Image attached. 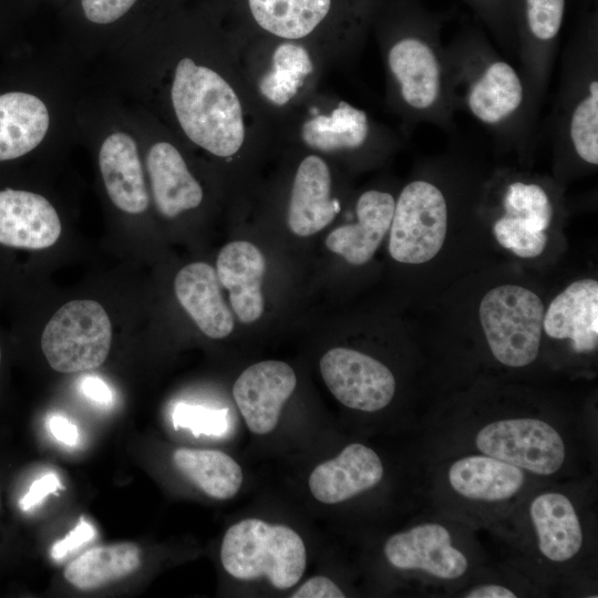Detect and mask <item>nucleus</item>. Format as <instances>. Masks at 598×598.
<instances>
[{
  "instance_id": "obj_1",
  "label": "nucleus",
  "mask_w": 598,
  "mask_h": 598,
  "mask_svg": "<svg viewBox=\"0 0 598 598\" xmlns=\"http://www.w3.org/2000/svg\"><path fill=\"white\" fill-rule=\"evenodd\" d=\"M450 90L456 111H464L495 140L524 150L537 140L528 116L519 71L476 27H466L445 44Z\"/></svg>"
},
{
  "instance_id": "obj_2",
  "label": "nucleus",
  "mask_w": 598,
  "mask_h": 598,
  "mask_svg": "<svg viewBox=\"0 0 598 598\" xmlns=\"http://www.w3.org/2000/svg\"><path fill=\"white\" fill-rule=\"evenodd\" d=\"M386 9L394 37L385 60L400 103L413 121L452 132L456 109L441 37L443 16L421 0H389Z\"/></svg>"
},
{
  "instance_id": "obj_3",
  "label": "nucleus",
  "mask_w": 598,
  "mask_h": 598,
  "mask_svg": "<svg viewBox=\"0 0 598 598\" xmlns=\"http://www.w3.org/2000/svg\"><path fill=\"white\" fill-rule=\"evenodd\" d=\"M558 153L598 165V14L584 9L563 51L559 87L549 117Z\"/></svg>"
},
{
  "instance_id": "obj_4",
  "label": "nucleus",
  "mask_w": 598,
  "mask_h": 598,
  "mask_svg": "<svg viewBox=\"0 0 598 598\" xmlns=\"http://www.w3.org/2000/svg\"><path fill=\"white\" fill-rule=\"evenodd\" d=\"M171 99L176 118L193 143L220 157L239 151L245 138L243 110L220 74L184 58L174 72Z\"/></svg>"
},
{
  "instance_id": "obj_5",
  "label": "nucleus",
  "mask_w": 598,
  "mask_h": 598,
  "mask_svg": "<svg viewBox=\"0 0 598 598\" xmlns=\"http://www.w3.org/2000/svg\"><path fill=\"white\" fill-rule=\"evenodd\" d=\"M224 569L234 578L266 577L279 590L295 586L305 573L307 551L302 538L286 525L247 518L231 525L220 547Z\"/></svg>"
},
{
  "instance_id": "obj_6",
  "label": "nucleus",
  "mask_w": 598,
  "mask_h": 598,
  "mask_svg": "<svg viewBox=\"0 0 598 598\" xmlns=\"http://www.w3.org/2000/svg\"><path fill=\"white\" fill-rule=\"evenodd\" d=\"M508 8L528 116L538 132V115L551 76L567 0H508Z\"/></svg>"
},
{
  "instance_id": "obj_7",
  "label": "nucleus",
  "mask_w": 598,
  "mask_h": 598,
  "mask_svg": "<svg viewBox=\"0 0 598 598\" xmlns=\"http://www.w3.org/2000/svg\"><path fill=\"white\" fill-rule=\"evenodd\" d=\"M480 321L494 358L511 368L530 364L538 355L545 306L517 285L491 289L481 300Z\"/></svg>"
},
{
  "instance_id": "obj_8",
  "label": "nucleus",
  "mask_w": 598,
  "mask_h": 598,
  "mask_svg": "<svg viewBox=\"0 0 598 598\" xmlns=\"http://www.w3.org/2000/svg\"><path fill=\"white\" fill-rule=\"evenodd\" d=\"M112 327L105 309L94 300H72L50 319L41 348L50 367L62 373L97 369L106 360Z\"/></svg>"
},
{
  "instance_id": "obj_9",
  "label": "nucleus",
  "mask_w": 598,
  "mask_h": 598,
  "mask_svg": "<svg viewBox=\"0 0 598 598\" xmlns=\"http://www.w3.org/2000/svg\"><path fill=\"white\" fill-rule=\"evenodd\" d=\"M447 219L443 190L426 179L410 182L394 205L389 239L391 257L403 264L430 261L444 244Z\"/></svg>"
},
{
  "instance_id": "obj_10",
  "label": "nucleus",
  "mask_w": 598,
  "mask_h": 598,
  "mask_svg": "<svg viewBox=\"0 0 598 598\" xmlns=\"http://www.w3.org/2000/svg\"><path fill=\"white\" fill-rule=\"evenodd\" d=\"M486 455L537 475H551L566 458V445L549 423L532 417L498 420L483 426L475 436Z\"/></svg>"
},
{
  "instance_id": "obj_11",
  "label": "nucleus",
  "mask_w": 598,
  "mask_h": 598,
  "mask_svg": "<svg viewBox=\"0 0 598 598\" xmlns=\"http://www.w3.org/2000/svg\"><path fill=\"white\" fill-rule=\"evenodd\" d=\"M322 379L332 395L347 408L375 412L395 393L391 370L379 360L348 348H333L320 360Z\"/></svg>"
},
{
  "instance_id": "obj_12",
  "label": "nucleus",
  "mask_w": 598,
  "mask_h": 598,
  "mask_svg": "<svg viewBox=\"0 0 598 598\" xmlns=\"http://www.w3.org/2000/svg\"><path fill=\"white\" fill-rule=\"evenodd\" d=\"M384 555L398 569L421 570L445 580L462 577L468 568L467 557L453 545L450 530L436 523L392 535L384 544Z\"/></svg>"
},
{
  "instance_id": "obj_13",
  "label": "nucleus",
  "mask_w": 598,
  "mask_h": 598,
  "mask_svg": "<svg viewBox=\"0 0 598 598\" xmlns=\"http://www.w3.org/2000/svg\"><path fill=\"white\" fill-rule=\"evenodd\" d=\"M296 385V373L286 362L268 360L248 367L233 386L235 402L248 429L258 435L272 432Z\"/></svg>"
},
{
  "instance_id": "obj_14",
  "label": "nucleus",
  "mask_w": 598,
  "mask_h": 598,
  "mask_svg": "<svg viewBox=\"0 0 598 598\" xmlns=\"http://www.w3.org/2000/svg\"><path fill=\"white\" fill-rule=\"evenodd\" d=\"M60 235L59 215L44 196L24 189H0V244L44 249Z\"/></svg>"
},
{
  "instance_id": "obj_15",
  "label": "nucleus",
  "mask_w": 598,
  "mask_h": 598,
  "mask_svg": "<svg viewBox=\"0 0 598 598\" xmlns=\"http://www.w3.org/2000/svg\"><path fill=\"white\" fill-rule=\"evenodd\" d=\"M382 477L379 455L361 443H352L337 457L316 466L308 485L317 501L338 504L372 488Z\"/></svg>"
},
{
  "instance_id": "obj_16",
  "label": "nucleus",
  "mask_w": 598,
  "mask_h": 598,
  "mask_svg": "<svg viewBox=\"0 0 598 598\" xmlns=\"http://www.w3.org/2000/svg\"><path fill=\"white\" fill-rule=\"evenodd\" d=\"M99 166L111 202L122 212L141 214L148 207L144 172L134 137L115 131L102 142Z\"/></svg>"
},
{
  "instance_id": "obj_17",
  "label": "nucleus",
  "mask_w": 598,
  "mask_h": 598,
  "mask_svg": "<svg viewBox=\"0 0 598 598\" xmlns=\"http://www.w3.org/2000/svg\"><path fill=\"white\" fill-rule=\"evenodd\" d=\"M543 329L554 339H570L576 352L598 346V282L581 279L570 283L545 310Z\"/></svg>"
},
{
  "instance_id": "obj_18",
  "label": "nucleus",
  "mask_w": 598,
  "mask_h": 598,
  "mask_svg": "<svg viewBox=\"0 0 598 598\" xmlns=\"http://www.w3.org/2000/svg\"><path fill=\"white\" fill-rule=\"evenodd\" d=\"M216 266L218 280L229 290L238 320L243 323L258 320L265 307L261 282L266 261L260 249L248 241H231L219 251Z\"/></svg>"
},
{
  "instance_id": "obj_19",
  "label": "nucleus",
  "mask_w": 598,
  "mask_h": 598,
  "mask_svg": "<svg viewBox=\"0 0 598 598\" xmlns=\"http://www.w3.org/2000/svg\"><path fill=\"white\" fill-rule=\"evenodd\" d=\"M394 205L390 193L364 192L357 202L358 221L333 229L326 239L327 248L351 265L368 262L390 229Z\"/></svg>"
},
{
  "instance_id": "obj_20",
  "label": "nucleus",
  "mask_w": 598,
  "mask_h": 598,
  "mask_svg": "<svg viewBox=\"0 0 598 598\" xmlns=\"http://www.w3.org/2000/svg\"><path fill=\"white\" fill-rule=\"evenodd\" d=\"M330 193L327 163L319 156H307L297 169L288 208V226L295 235L311 236L334 219L340 205Z\"/></svg>"
},
{
  "instance_id": "obj_21",
  "label": "nucleus",
  "mask_w": 598,
  "mask_h": 598,
  "mask_svg": "<svg viewBox=\"0 0 598 598\" xmlns=\"http://www.w3.org/2000/svg\"><path fill=\"white\" fill-rule=\"evenodd\" d=\"M174 287L179 303L204 334L221 339L231 333L234 318L212 266L206 262L185 266L176 275Z\"/></svg>"
},
{
  "instance_id": "obj_22",
  "label": "nucleus",
  "mask_w": 598,
  "mask_h": 598,
  "mask_svg": "<svg viewBox=\"0 0 598 598\" xmlns=\"http://www.w3.org/2000/svg\"><path fill=\"white\" fill-rule=\"evenodd\" d=\"M146 166L157 209L168 218L197 207L203 189L187 168L178 150L168 142L151 146Z\"/></svg>"
},
{
  "instance_id": "obj_23",
  "label": "nucleus",
  "mask_w": 598,
  "mask_h": 598,
  "mask_svg": "<svg viewBox=\"0 0 598 598\" xmlns=\"http://www.w3.org/2000/svg\"><path fill=\"white\" fill-rule=\"evenodd\" d=\"M529 515L543 556L560 563L579 553L582 528L575 506L566 495L557 492L539 494L529 505Z\"/></svg>"
},
{
  "instance_id": "obj_24",
  "label": "nucleus",
  "mask_w": 598,
  "mask_h": 598,
  "mask_svg": "<svg viewBox=\"0 0 598 598\" xmlns=\"http://www.w3.org/2000/svg\"><path fill=\"white\" fill-rule=\"evenodd\" d=\"M447 477L457 494L482 502L508 499L525 484V474L519 467L486 454L455 461Z\"/></svg>"
},
{
  "instance_id": "obj_25",
  "label": "nucleus",
  "mask_w": 598,
  "mask_h": 598,
  "mask_svg": "<svg viewBox=\"0 0 598 598\" xmlns=\"http://www.w3.org/2000/svg\"><path fill=\"white\" fill-rule=\"evenodd\" d=\"M255 23L276 37L297 40L312 33L330 17L337 0H246Z\"/></svg>"
},
{
  "instance_id": "obj_26",
  "label": "nucleus",
  "mask_w": 598,
  "mask_h": 598,
  "mask_svg": "<svg viewBox=\"0 0 598 598\" xmlns=\"http://www.w3.org/2000/svg\"><path fill=\"white\" fill-rule=\"evenodd\" d=\"M140 565V548L117 543L85 550L66 565L64 578L80 590H94L131 575Z\"/></svg>"
},
{
  "instance_id": "obj_27",
  "label": "nucleus",
  "mask_w": 598,
  "mask_h": 598,
  "mask_svg": "<svg viewBox=\"0 0 598 598\" xmlns=\"http://www.w3.org/2000/svg\"><path fill=\"white\" fill-rule=\"evenodd\" d=\"M173 463L199 489L216 499L234 497L243 484L241 467L221 451L181 447L173 453Z\"/></svg>"
},
{
  "instance_id": "obj_28",
  "label": "nucleus",
  "mask_w": 598,
  "mask_h": 598,
  "mask_svg": "<svg viewBox=\"0 0 598 598\" xmlns=\"http://www.w3.org/2000/svg\"><path fill=\"white\" fill-rule=\"evenodd\" d=\"M301 135L308 146L318 151H355L370 138L371 124L364 111L342 101L329 115L307 121Z\"/></svg>"
},
{
  "instance_id": "obj_29",
  "label": "nucleus",
  "mask_w": 598,
  "mask_h": 598,
  "mask_svg": "<svg viewBox=\"0 0 598 598\" xmlns=\"http://www.w3.org/2000/svg\"><path fill=\"white\" fill-rule=\"evenodd\" d=\"M272 63V70L261 79L259 87L267 100L283 105L297 94L313 64L307 50L291 42L277 47Z\"/></svg>"
},
{
  "instance_id": "obj_30",
  "label": "nucleus",
  "mask_w": 598,
  "mask_h": 598,
  "mask_svg": "<svg viewBox=\"0 0 598 598\" xmlns=\"http://www.w3.org/2000/svg\"><path fill=\"white\" fill-rule=\"evenodd\" d=\"M503 215L515 218L526 227L546 231L554 216V204L548 190L539 183L515 179L501 194Z\"/></svg>"
},
{
  "instance_id": "obj_31",
  "label": "nucleus",
  "mask_w": 598,
  "mask_h": 598,
  "mask_svg": "<svg viewBox=\"0 0 598 598\" xmlns=\"http://www.w3.org/2000/svg\"><path fill=\"white\" fill-rule=\"evenodd\" d=\"M151 0H70L73 18L93 29H111L140 18Z\"/></svg>"
},
{
  "instance_id": "obj_32",
  "label": "nucleus",
  "mask_w": 598,
  "mask_h": 598,
  "mask_svg": "<svg viewBox=\"0 0 598 598\" xmlns=\"http://www.w3.org/2000/svg\"><path fill=\"white\" fill-rule=\"evenodd\" d=\"M493 233L496 240L522 258L539 256L547 245L546 231L533 230L513 217L503 215L495 220Z\"/></svg>"
},
{
  "instance_id": "obj_33",
  "label": "nucleus",
  "mask_w": 598,
  "mask_h": 598,
  "mask_svg": "<svg viewBox=\"0 0 598 598\" xmlns=\"http://www.w3.org/2000/svg\"><path fill=\"white\" fill-rule=\"evenodd\" d=\"M488 29L497 44L508 54H515L514 34L508 0H463Z\"/></svg>"
},
{
  "instance_id": "obj_34",
  "label": "nucleus",
  "mask_w": 598,
  "mask_h": 598,
  "mask_svg": "<svg viewBox=\"0 0 598 598\" xmlns=\"http://www.w3.org/2000/svg\"><path fill=\"white\" fill-rule=\"evenodd\" d=\"M174 427L188 429L195 436L221 435L227 431V410H213L199 405L178 403L173 412Z\"/></svg>"
},
{
  "instance_id": "obj_35",
  "label": "nucleus",
  "mask_w": 598,
  "mask_h": 598,
  "mask_svg": "<svg viewBox=\"0 0 598 598\" xmlns=\"http://www.w3.org/2000/svg\"><path fill=\"white\" fill-rule=\"evenodd\" d=\"M94 535V527L89 522L81 518L79 524L64 538L53 544L50 555L55 560L63 559L82 545L89 543Z\"/></svg>"
},
{
  "instance_id": "obj_36",
  "label": "nucleus",
  "mask_w": 598,
  "mask_h": 598,
  "mask_svg": "<svg viewBox=\"0 0 598 598\" xmlns=\"http://www.w3.org/2000/svg\"><path fill=\"white\" fill-rule=\"evenodd\" d=\"M59 488H62L59 476L52 472L47 473L31 484L28 493L20 499V507L23 511L32 509L45 496L55 493Z\"/></svg>"
},
{
  "instance_id": "obj_37",
  "label": "nucleus",
  "mask_w": 598,
  "mask_h": 598,
  "mask_svg": "<svg viewBox=\"0 0 598 598\" xmlns=\"http://www.w3.org/2000/svg\"><path fill=\"white\" fill-rule=\"evenodd\" d=\"M292 598H343V591L328 577L316 576L308 579L292 595Z\"/></svg>"
},
{
  "instance_id": "obj_38",
  "label": "nucleus",
  "mask_w": 598,
  "mask_h": 598,
  "mask_svg": "<svg viewBox=\"0 0 598 598\" xmlns=\"http://www.w3.org/2000/svg\"><path fill=\"white\" fill-rule=\"evenodd\" d=\"M82 393L95 403L109 405L113 395L107 384L97 377H85L81 381Z\"/></svg>"
},
{
  "instance_id": "obj_39",
  "label": "nucleus",
  "mask_w": 598,
  "mask_h": 598,
  "mask_svg": "<svg viewBox=\"0 0 598 598\" xmlns=\"http://www.w3.org/2000/svg\"><path fill=\"white\" fill-rule=\"evenodd\" d=\"M48 429L60 442L74 445L79 439L76 426L61 415H52L48 421Z\"/></svg>"
},
{
  "instance_id": "obj_40",
  "label": "nucleus",
  "mask_w": 598,
  "mask_h": 598,
  "mask_svg": "<svg viewBox=\"0 0 598 598\" xmlns=\"http://www.w3.org/2000/svg\"><path fill=\"white\" fill-rule=\"evenodd\" d=\"M27 0H0V34L23 14Z\"/></svg>"
},
{
  "instance_id": "obj_41",
  "label": "nucleus",
  "mask_w": 598,
  "mask_h": 598,
  "mask_svg": "<svg viewBox=\"0 0 598 598\" xmlns=\"http://www.w3.org/2000/svg\"><path fill=\"white\" fill-rule=\"evenodd\" d=\"M467 598H515L514 591L502 585H481L464 595Z\"/></svg>"
},
{
  "instance_id": "obj_42",
  "label": "nucleus",
  "mask_w": 598,
  "mask_h": 598,
  "mask_svg": "<svg viewBox=\"0 0 598 598\" xmlns=\"http://www.w3.org/2000/svg\"><path fill=\"white\" fill-rule=\"evenodd\" d=\"M0 363H1V348H0Z\"/></svg>"
},
{
  "instance_id": "obj_43",
  "label": "nucleus",
  "mask_w": 598,
  "mask_h": 598,
  "mask_svg": "<svg viewBox=\"0 0 598 598\" xmlns=\"http://www.w3.org/2000/svg\"><path fill=\"white\" fill-rule=\"evenodd\" d=\"M591 1V0H590Z\"/></svg>"
}]
</instances>
